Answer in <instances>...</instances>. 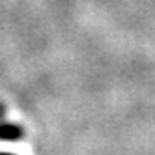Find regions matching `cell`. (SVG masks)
I'll return each mask as SVG.
<instances>
[{"instance_id":"1","label":"cell","mask_w":155,"mask_h":155,"mask_svg":"<svg viewBox=\"0 0 155 155\" xmlns=\"http://www.w3.org/2000/svg\"><path fill=\"white\" fill-rule=\"evenodd\" d=\"M19 129L13 125H2L0 127V140H17L19 138Z\"/></svg>"},{"instance_id":"2","label":"cell","mask_w":155,"mask_h":155,"mask_svg":"<svg viewBox=\"0 0 155 155\" xmlns=\"http://www.w3.org/2000/svg\"><path fill=\"white\" fill-rule=\"evenodd\" d=\"M0 155H8V153H0Z\"/></svg>"}]
</instances>
